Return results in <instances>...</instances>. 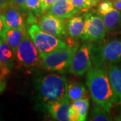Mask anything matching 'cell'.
Listing matches in <instances>:
<instances>
[{
    "label": "cell",
    "instance_id": "e0dca14e",
    "mask_svg": "<svg viewBox=\"0 0 121 121\" xmlns=\"http://www.w3.org/2000/svg\"><path fill=\"white\" fill-rule=\"evenodd\" d=\"M101 16L103 18L107 32L112 31L121 24V11L115 8H113L108 12Z\"/></svg>",
    "mask_w": 121,
    "mask_h": 121
},
{
    "label": "cell",
    "instance_id": "4fadbf2b",
    "mask_svg": "<svg viewBox=\"0 0 121 121\" xmlns=\"http://www.w3.org/2000/svg\"><path fill=\"white\" fill-rule=\"evenodd\" d=\"M13 56L12 48L0 37V79L4 80L12 67Z\"/></svg>",
    "mask_w": 121,
    "mask_h": 121
},
{
    "label": "cell",
    "instance_id": "603a6c76",
    "mask_svg": "<svg viewBox=\"0 0 121 121\" xmlns=\"http://www.w3.org/2000/svg\"><path fill=\"white\" fill-rule=\"evenodd\" d=\"M113 8H114L113 5V2L110 1H104L99 4L98 11L99 12V15L102 16L106 13L108 12L110 10H111Z\"/></svg>",
    "mask_w": 121,
    "mask_h": 121
},
{
    "label": "cell",
    "instance_id": "6da1fadb",
    "mask_svg": "<svg viewBox=\"0 0 121 121\" xmlns=\"http://www.w3.org/2000/svg\"><path fill=\"white\" fill-rule=\"evenodd\" d=\"M87 86L91 98L98 106L110 112L118 99L113 90L108 74L99 67L91 68L87 72Z\"/></svg>",
    "mask_w": 121,
    "mask_h": 121
},
{
    "label": "cell",
    "instance_id": "9c48e42d",
    "mask_svg": "<svg viewBox=\"0 0 121 121\" xmlns=\"http://www.w3.org/2000/svg\"><path fill=\"white\" fill-rule=\"evenodd\" d=\"M38 25L41 30L58 38L65 36L67 32L64 20L48 13L41 17Z\"/></svg>",
    "mask_w": 121,
    "mask_h": 121
},
{
    "label": "cell",
    "instance_id": "484cf974",
    "mask_svg": "<svg viewBox=\"0 0 121 121\" xmlns=\"http://www.w3.org/2000/svg\"><path fill=\"white\" fill-rule=\"evenodd\" d=\"M11 2V0H0V9L2 11Z\"/></svg>",
    "mask_w": 121,
    "mask_h": 121
},
{
    "label": "cell",
    "instance_id": "f546056e",
    "mask_svg": "<svg viewBox=\"0 0 121 121\" xmlns=\"http://www.w3.org/2000/svg\"><path fill=\"white\" fill-rule=\"evenodd\" d=\"M0 13H1V10L0 9Z\"/></svg>",
    "mask_w": 121,
    "mask_h": 121
},
{
    "label": "cell",
    "instance_id": "9a60e30c",
    "mask_svg": "<svg viewBox=\"0 0 121 121\" xmlns=\"http://www.w3.org/2000/svg\"><path fill=\"white\" fill-rule=\"evenodd\" d=\"M108 74L121 109V67L116 65H110L108 68Z\"/></svg>",
    "mask_w": 121,
    "mask_h": 121
},
{
    "label": "cell",
    "instance_id": "d6986e66",
    "mask_svg": "<svg viewBox=\"0 0 121 121\" xmlns=\"http://www.w3.org/2000/svg\"><path fill=\"white\" fill-rule=\"evenodd\" d=\"M89 105V99L86 98L72 102L71 106L78 117V121H84L86 120Z\"/></svg>",
    "mask_w": 121,
    "mask_h": 121
},
{
    "label": "cell",
    "instance_id": "7a4b0ae2",
    "mask_svg": "<svg viewBox=\"0 0 121 121\" xmlns=\"http://www.w3.org/2000/svg\"><path fill=\"white\" fill-rule=\"evenodd\" d=\"M36 87L39 97L45 106L61 101L67 97V79L59 74H48L39 79Z\"/></svg>",
    "mask_w": 121,
    "mask_h": 121
},
{
    "label": "cell",
    "instance_id": "f1b7e54d",
    "mask_svg": "<svg viewBox=\"0 0 121 121\" xmlns=\"http://www.w3.org/2000/svg\"><path fill=\"white\" fill-rule=\"evenodd\" d=\"M5 87V83L4 80L0 79V94L4 91Z\"/></svg>",
    "mask_w": 121,
    "mask_h": 121
},
{
    "label": "cell",
    "instance_id": "4316f807",
    "mask_svg": "<svg viewBox=\"0 0 121 121\" xmlns=\"http://www.w3.org/2000/svg\"><path fill=\"white\" fill-rule=\"evenodd\" d=\"M5 29V26L3 18L1 16V13H0V36L2 35V33L4 32Z\"/></svg>",
    "mask_w": 121,
    "mask_h": 121
},
{
    "label": "cell",
    "instance_id": "44dd1931",
    "mask_svg": "<svg viewBox=\"0 0 121 121\" xmlns=\"http://www.w3.org/2000/svg\"><path fill=\"white\" fill-rule=\"evenodd\" d=\"M26 11L28 10L36 14L42 13L41 0H26L25 4Z\"/></svg>",
    "mask_w": 121,
    "mask_h": 121
},
{
    "label": "cell",
    "instance_id": "ac0fdd59",
    "mask_svg": "<svg viewBox=\"0 0 121 121\" xmlns=\"http://www.w3.org/2000/svg\"><path fill=\"white\" fill-rule=\"evenodd\" d=\"M86 95V90L83 84L75 82L68 84L67 98L71 102L78 99L85 98Z\"/></svg>",
    "mask_w": 121,
    "mask_h": 121
},
{
    "label": "cell",
    "instance_id": "cb8c5ba5",
    "mask_svg": "<svg viewBox=\"0 0 121 121\" xmlns=\"http://www.w3.org/2000/svg\"><path fill=\"white\" fill-rule=\"evenodd\" d=\"M56 0H41V12L42 13L47 12V10Z\"/></svg>",
    "mask_w": 121,
    "mask_h": 121
},
{
    "label": "cell",
    "instance_id": "8992f818",
    "mask_svg": "<svg viewBox=\"0 0 121 121\" xmlns=\"http://www.w3.org/2000/svg\"><path fill=\"white\" fill-rule=\"evenodd\" d=\"M85 26L82 39L84 40L98 41L104 39L107 30L100 15L87 13L84 16Z\"/></svg>",
    "mask_w": 121,
    "mask_h": 121
},
{
    "label": "cell",
    "instance_id": "ba28073f",
    "mask_svg": "<svg viewBox=\"0 0 121 121\" xmlns=\"http://www.w3.org/2000/svg\"><path fill=\"white\" fill-rule=\"evenodd\" d=\"M46 108L50 115L56 121H78V117L67 97L54 104L47 105Z\"/></svg>",
    "mask_w": 121,
    "mask_h": 121
},
{
    "label": "cell",
    "instance_id": "8fae6325",
    "mask_svg": "<svg viewBox=\"0 0 121 121\" xmlns=\"http://www.w3.org/2000/svg\"><path fill=\"white\" fill-rule=\"evenodd\" d=\"M121 59V39L113 40L100 48L99 59L104 63H113Z\"/></svg>",
    "mask_w": 121,
    "mask_h": 121
},
{
    "label": "cell",
    "instance_id": "d4e9b609",
    "mask_svg": "<svg viewBox=\"0 0 121 121\" xmlns=\"http://www.w3.org/2000/svg\"><path fill=\"white\" fill-rule=\"evenodd\" d=\"M26 0H11V4L13 5L14 6L17 7L22 12H26L25 8V4Z\"/></svg>",
    "mask_w": 121,
    "mask_h": 121
},
{
    "label": "cell",
    "instance_id": "5bb4252c",
    "mask_svg": "<svg viewBox=\"0 0 121 121\" xmlns=\"http://www.w3.org/2000/svg\"><path fill=\"white\" fill-rule=\"evenodd\" d=\"M27 34L26 28H6L1 35V38L5 41L10 48H12V51L16 54V49L20 43V42L24 39V36Z\"/></svg>",
    "mask_w": 121,
    "mask_h": 121
},
{
    "label": "cell",
    "instance_id": "4dcf8cb0",
    "mask_svg": "<svg viewBox=\"0 0 121 121\" xmlns=\"http://www.w3.org/2000/svg\"><path fill=\"white\" fill-rule=\"evenodd\" d=\"M95 1H99V0H95Z\"/></svg>",
    "mask_w": 121,
    "mask_h": 121
},
{
    "label": "cell",
    "instance_id": "30bf717a",
    "mask_svg": "<svg viewBox=\"0 0 121 121\" xmlns=\"http://www.w3.org/2000/svg\"><path fill=\"white\" fill-rule=\"evenodd\" d=\"M22 11L11 3L1 11V16L6 28H25Z\"/></svg>",
    "mask_w": 121,
    "mask_h": 121
},
{
    "label": "cell",
    "instance_id": "ffe728a7",
    "mask_svg": "<svg viewBox=\"0 0 121 121\" xmlns=\"http://www.w3.org/2000/svg\"><path fill=\"white\" fill-rule=\"evenodd\" d=\"M110 112H107L105 109L96 106L94 107L91 112V121H110V117H109Z\"/></svg>",
    "mask_w": 121,
    "mask_h": 121
},
{
    "label": "cell",
    "instance_id": "7402d4cb",
    "mask_svg": "<svg viewBox=\"0 0 121 121\" xmlns=\"http://www.w3.org/2000/svg\"><path fill=\"white\" fill-rule=\"evenodd\" d=\"M78 10L90 8L97 3L95 0H71Z\"/></svg>",
    "mask_w": 121,
    "mask_h": 121
},
{
    "label": "cell",
    "instance_id": "2e32d148",
    "mask_svg": "<svg viewBox=\"0 0 121 121\" xmlns=\"http://www.w3.org/2000/svg\"><path fill=\"white\" fill-rule=\"evenodd\" d=\"M85 26V18L83 16L71 17L67 23V32L73 39H82Z\"/></svg>",
    "mask_w": 121,
    "mask_h": 121
},
{
    "label": "cell",
    "instance_id": "3957f363",
    "mask_svg": "<svg viewBox=\"0 0 121 121\" xmlns=\"http://www.w3.org/2000/svg\"><path fill=\"white\" fill-rule=\"evenodd\" d=\"M76 50L77 48L67 45L51 52L40 54L42 64L48 71L63 73L69 67Z\"/></svg>",
    "mask_w": 121,
    "mask_h": 121
},
{
    "label": "cell",
    "instance_id": "7c38bea8",
    "mask_svg": "<svg viewBox=\"0 0 121 121\" xmlns=\"http://www.w3.org/2000/svg\"><path fill=\"white\" fill-rule=\"evenodd\" d=\"M71 0H56L50 7L47 13L60 18H69L78 12Z\"/></svg>",
    "mask_w": 121,
    "mask_h": 121
},
{
    "label": "cell",
    "instance_id": "5b68a950",
    "mask_svg": "<svg viewBox=\"0 0 121 121\" xmlns=\"http://www.w3.org/2000/svg\"><path fill=\"white\" fill-rule=\"evenodd\" d=\"M28 34L24 36L19 44L15 56L17 61L24 67H30L38 66L42 63L40 54Z\"/></svg>",
    "mask_w": 121,
    "mask_h": 121
},
{
    "label": "cell",
    "instance_id": "52a82bcc",
    "mask_svg": "<svg viewBox=\"0 0 121 121\" xmlns=\"http://www.w3.org/2000/svg\"><path fill=\"white\" fill-rule=\"evenodd\" d=\"M91 67L90 47L87 44H83L74 52L69 65V71L78 76H82Z\"/></svg>",
    "mask_w": 121,
    "mask_h": 121
},
{
    "label": "cell",
    "instance_id": "277c9868",
    "mask_svg": "<svg viewBox=\"0 0 121 121\" xmlns=\"http://www.w3.org/2000/svg\"><path fill=\"white\" fill-rule=\"evenodd\" d=\"M28 33L40 54L47 53L67 46V43L58 37L41 30L38 24L31 25Z\"/></svg>",
    "mask_w": 121,
    "mask_h": 121
},
{
    "label": "cell",
    "instance_id": "83f0119b",
    "mask_svg": "<svg viewBox=\"0 0 121 121\" xmlns=\"http://www.w3.org/2000/svg\"><path fill=\"white\" fill-rule=\"evenodd\" d=\"M113 5L115 8L118 9V10L121 11V0H114Z\"/></svg>",
    "mask_w": 121,
    "mask_h": 121
}]
</instances>
